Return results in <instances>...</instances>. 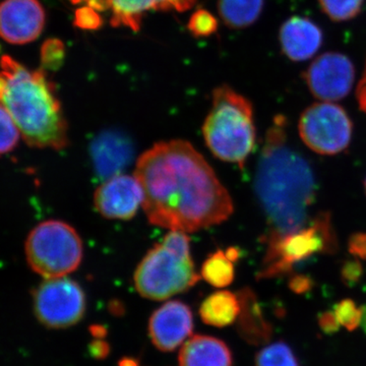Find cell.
I'll list each match as a JSON object with an SVG mask.
<instances>
[{
    "label": "cell",
    "instance_id": "cell-1",
    "mask_svg": "<svg viewBox=\"0 0 366 366\" xmlns=\"http://www.w3.org/2000/svg\"><path fill=\"white\" fill-rule=\"evenodd\" d=\"M134 177L144 192L148 220L170 231L196 232L228 220V190L206 159L182 139L160 142L142 154Z\"/></svg>",
    "mask_w": 366,
    "mask_h": 366
},
{
    "label": "cell",
    "instance_id": "cell-2",
    "mask_svg": "<svg viewBox=\"0 0 366 366\" xmlns=\"http://www.w3.org/2000/svg\"><path fill=\"white\" fill-rule=\"evenodd\" d=\"M254 187L269 224L266 237L289 234L310 223L317 180L312 165L291 146L287 120L282 115L267 132Z\"/></svg>",
    "mask_w": 366,
    "mask_h": 366
},
{
    "label": "cell",
    "instance_id": "cell-3",
    "mask_svg": "<svg viewBox=\"0 0 366 366\" xmlns=\"http://www.w3.org/2000/svg\"><path fill=\"white\" fill-rule=\"evenodd\" d=\"M0 105L34 148L62 150L69 127L56 91L44 69H30L11 55L0 59Z\"/></svg>",
    "mask_w": 366,
    "mask_h": 366
},
{
    "label": "cell",
    "instance_id": "cell-4",
    "mask_svg": "<svg viewBox=\"0 0 366 366\" xmlns=\"http://www.w3.org/2000/svg\"><path fill=\"white\" fill-rule=\"evenodd\" d=\"M203 134L216 158L244 167L257 142L254 109L249 99L229 86L215 89Z\"/></svg>",
    "mask_w": 366,
    "mask_h": 366
},
{
    "label": "cell",
    "instance_id": "cell-5",
    "mask_svg": "<svg viewBox=\"0 0 366 366\" xmlns=\"http://www.w3.org/2000/svg\"><path fill=\"white\" fill-rule=\"evenodd\" d=\"M201 278L190 252V238L182 231H170L156 243L134 272L139 295L150 300H166L194 287Z\"/></svg>",
    "mask_w": 366,
    "mask_h": 366
},
{
    "label": "cell",
    "instance_id": "cell-6",
    "mask_svg": "<svg viewBox=\"0 0 366 366\" xmlns=\"http://www.w3.org/2000/svg\"><path fill=\"white\" fill-rule=\"evenodd\" d=\"M267 249L257 279L276 278L291 273L295 266L317 254H335L338 239L331 215L317 214L305 227L281 236L264 237Z\"/></svg>",
    "mask_w": 366,
    "mask_h": 366
},
{
    "label": "cell",
    "instance_id": "cell-7",
    "mask_svg": "<svg viewBox=\"0 0 366 366\" xmlns=\"http://www.w3.org/2000/svg\"><path fill=\"white\" fill-rule=\"evenodd\" d=\"M29 266L45 279L72 273L83 261V242L76 229L59 220L40 223L26 240Z\"/></svg>",
    "mask_w": 366,
    "mask_h": 366
},
{
    "label": "cell",
    "instance_id": "cell-8",
    "mask_svg": "<svg viewBox=\"0 0 366 366\" xmlns=\"http://www.w3.org/2000/svg\"><path fill=\"white\" fill-rule=\"evenodd\" d=\"M298 132L310 150L320 155L334 156L348 148L352 139L353 124L340 106L320 102L302 112Z\"/></svg>",
    "mask_w": 366,
    "mask_h": 366
},
{
    "label": "cell",
    "instance_id": "cell-9",
    "mask_svg": "<svg viewBox=\"0 0 366 366\" xmlns=\"http://www.w3.org/2000/svg\"><path fill=\"white\" fill-rule=\"evenodd\" d=\"M34 312L50 329H66L83 319L86 298L78 282L67 277L46 279L34 291Z\"/></svg>",
    "mask_w": 366,
    "mask_h": 366
},
{
    "label": "cell",
    "instance_id": "cell-10",
    "mask_svg": "<svg viewBox=\"0 0 366 366\" xmlns=\"http://www.w3.org/2000/svg\"><path fill=\"white\" fill-rule=\"evenodd\" d=\"M310 93L322 102H335L348 96L355 69L352 61L338 52H327L312 62L303 74Z\"/></svg>",
    "mask_w": 366,
    "mask_h": 366
},
{
    "label": "cell",
    "instance_id": "cell-11",
    "mask_svg": "<svg viewBox=\"0 0 366 366\" xmlns=\"http://www.w3.org/2000/svg\"><path fill=\"white\" fill-rule=\"evenodd\" d=\"M46 13L39 0H1L0 38L9 44L25 45L40 37Z\"/></svg>",
    "mask_w": 366,
    "mask_h": 366
},
{
    "label": "cell",
    "instance_id": "cell-12",
    "mask_svg": "<svg viewBox=\"0 0 366 366\" xmlns=\"http://www.w3.org/2000/svg\"><path fill=\"white\" fill-rule=\"evenodd\" d=\"M143 189L134 174L109 178L94 194L95 209L109 220H131L143 207Z\"/></svg>",
    "mask_w": 366,
    "mask_h": 366
},
{
    "label": "cell",
    "instance_id": "cell-13",
    "mask_svg": "<svg viewBox=\"0 0 366 366\" xmlns=\"http://www.w3.org/2000/svg\"><path fill=\"white\" fill-rule=\"evenodd\" d=\"M194 330V315L182 301L164 303L152 315L149 334L154 345L163 352L177 350L189 338Z\"/></svg>",
    "mask_w": 366,
    "mask_h": 366
},
{
    "label": "cell",
    "instance_id": "cell-14",
    "mask_svg": "<svg viewBox=\"0 0 366 366\" xmlns=\"http://www.w3.org/2000/svg\"><path fill=\"white\" fill-rule=\"evenodd\" d=\"M92 165L100 179L122 174L132 162L134 147L132 139L120 131L100 132L90 144Z\"/></svg>",
    "mask_w": 366,
    "mask_h": 366
},
{
    "label": "cell",
    "instance_id": "cell-15",
    "mask_svg": "<svg viewBox=\"0 0 366 366\" xmlns=\"http://www.w3.org/2000/svg\"><path fill=\"white\" fill-rule=\"evenodd\" d=\"M279 40L282 51L293 61L312 59L322 44L320 26L305 16H292L282 25Z\"/></svg>",
    "mask_w": 366,
    "mask_h": 366
},
{
    "label": "cell",
    "instance_id": "cell-16",
    "mask_svg": "<svg viewBox=\"0 0 366 366\" xmlns=\"http://www.w3.org/2000/svg\"><path fill=\"white\" fill-rule=\"evenodd\" d=\"M197 0H112V25L139 30L144 14L156 11L182 13L192 9Z\"/></svg>",
    "mask_w": 366,
    "mask_h": 366
},
{
    "label": "cell",
    "instance_id": "cell-17",
    "mask_svg": "<svg viewBox=\"0 0 366 366\" xmlns=\"http://www.w3.org/2000/svg\"><path fill=\"white\" fill-rule=\"evenodd\" d=\"M179 366H232V353L220 339L196 335L182 347Z\"/></svg>",
    "mask_w": 366,
    "mask_h": 366
},
{
    "label": "cell",
    "instance_id": "cell-18",
    "mask_svg": "<svg viewBox=\"0 0 366 366\" xmlns=\"http://www.w3.org/2000/svg\"><path fill=\"white\" fill-rule=\"evenodd\" d=\"M240 301L238 332L245 341L259 345L271 338L272 327L262 315L257 296L249 288L237 293Z\"/></svg>",
    "mask_w": 366,
    "mask_h": 366
},
{
    "label": "cell",
    "instance_id": "cell-19",
    "mask_svg": "<svg viewBox=\"0 0 366 366\" xmlns=\"http://www.w3.org/2000/svg\"><path fill=\"white\" fill-rule=\"evenodd\" d=\"M240 308L237 295L230 291L220 290L212 293L202 302L199 315L204 324L224 327L235 322L239 317Z\"/></svg>",
    "mask_w": 366,
    "mask_h": 366
},
{
    "label": "cell",
    "instance_id": "cell-20",
    "mask_svg": "<svg viewBox=\"0 0 366 366\" xmlns=\"http://www.w3.org/2000/svg\"><path fill=\"white\" fill-rule=\"evenodd\" d=\"M239 250L236 247H230L226 252L216 250L204 262L201 269L202 278L214 287H227L234 280V262L239 259Z\"/></svg>",
    "mask_w": 366,
    "mask_h": 366
},
{
    "label": "cell",
    "instance_id": "cell-21",
    "mask_svg": "<svg viewBox=\"0 0 366 366\" xmlns=\"http://www.w3.org/2000/svg\"><path fill=\"white\" fill-rule=\"evenodd\" d=\"M264 0H218V11L226 26L243 29L261 16Z\"/></svg>",
    "mask_w": 366,
    "mask_h": 366
},
{
    "label": "cell",
    "instance_id": "cell-22",
    "mask_svg": "<svg viewBox=\"0 0 366 366\" xmlns=\"http://www.w3.org/2000/svg\"><path fill=\"white\" fill-rule=\"evenodd\" d=\"M255 366H300L291 347L276 342L262 348L255 356Z\"/></svg>",
    "mask_w": 366,
    "mask_h": 366
},
{
    "label": "cell",
    "instance_id": "cell-23",
    "mask_svg": "<svg viewBox=\"0 0 366 366\" xmlns=\"http://www.w3.org/2000/svg\"><path fill=\"white\" fill-rule=\"evenodd\" d=\"M322 11L335 21L352 20L362 9L365 0H317Z\"/></svg>",
    "mask_w": 366,
    "mask_h": 366
},
{
    "label": "cell",
    "instance_id": "cell-24",
    "mask_svg": "<svg viewBox=\"0 0 366 366\" xmlns=\"http://www.w3.org/2000/svg\"><path fill=\"white\" fill-rule=\"evenodd\" d=\"M21 132L13 117L4 106L0 105V155L9 153L16 148Z\"/></svg>",
    "mask_w": 366,
    "mask_h": 366
},
{
    "label": "cell",
    "instance_id": "cell-25",
    "mask_svg": "<svg viewBox=\"0 0 366 366\" xmlns=\"http://www.w3.org/2000/svg\"><path fill=\"white\" fill-rule=\"evenodd\" d=\"M335 315L340 326L348 331H354L360 326L361 307H358L352 300H343L335 305Z\"/></svg>",
    "mask_w": 366,
    "mask_h": 366
},
{
    "label": "cell",
    "instance_id": "cell-26",
    "mask_svg": "<svg viewBox=\"0 0 366 366\" xmlns=\"http://www.w3.org/2000/svg\"><path fill=\"white\" fill-rule=\"evenodd\" d=\"M189 30L196 37H208L215 33L218 28V21L208 11L199 9L192 14L189 21Z\"/></svg>",
    "mask_w": 366,
    "mask_h": 366
},
{
    "label": "cell",
    "instance_id": "cell-27",
    "mask_svg": "<svg viewBox=\"0 0 366 366\" xmlns=\"http://www.w3.org/2000/svg\"><path fill=\"white\" fill-rule=\"evenodd\" d=\"M66 48L61 41L50 39L46 41L41 49V64L43 67L57 69L64 62Z\"/></svg>",
    "mask_w": 366,
    "mask_h": 366
},
{
    "label": "cell",
    "instance_id": "cell-28",
    "mask_svg": "<svg viewBox=\"0 0 366 366\" xmlns=\"http://www.w3.org/2000/svg\"><path fill=\"white\" fill-rule=\"evenodd\" d=\"M102 19L96 9L91 6L81 7L76 13L74 24L84 30H96L102 26Z\"/></svg>",
    "mask_w": 366,
    "mask_h": 366
},
{
    "label": "cell",
    "instance_id": "cell-29",
    "mask_svg": "<svg viewBox=\"0 0 366 366\" xmlns=\"http://www.w3.org/2000/svg\"><path fill=\"white\" fill-rule=\"evenodd\" d=\"M363 268L360 259L346 262L341 269L342 280L348 286L358 283L362 277Z\"/></svg>",
    "mask_w": 366,
    "mask_h": 366
},
{
    "label": "cell",
    "instance_id": "cell-30",
    "mask_svg": "<svg viewBox=\"0 0 366 366\" xmlns=\"http://www.w3.org/2000/svg\"><path fill=\"white\" fill-rule=\"evenodd\" d=\"M348 250L360 261H366V233L358 232L351 235L348 242Z\"/></svg>",
    "mask_w": 366,
    "mask_h": 366
},
{
    "label": "cell",
    "instance_id": "cell-31",
    "mask_svg": "<svg viewBox=\"0 0 366 366\" xmlns=\"http://www.w3.org/2000/svg\"><path fill=\"white\" fill-rule=\"evenodd\" d=\"M319 326L322 331L326 334H335L339 331L341 327L333 310L322 312V315H320Z\"/></svg>",
    "mask_w": 366,
    "mask_h": 366
},
{
    "label": "cell",
    "instance_id": "cell-32",
    "mask_svg": "<svg viewBox=\"0 0 366 366\" xmlns=\"http://www.w3.org/2000/svg\"><path fill=\"white\" fill-rule=\"evenodd\" d=\"M89 352L96 360H104L110 353V346L103 339H95L89 345Z\"/></svg>",
    "mask_w": 366,
    "mask_h": 366
},
{
    "label": "cell",
    "instance_id": "cell-33",
    "mask_svg": "<svg viewBox=\"0 0 366 366\" xmlns=\"http://www.w3.org/2000/svg\"><path fill=\"white\" fill-rule=\"evenodd\" d=\"M312 286V280L305 276H295L289 281V287L293 292L298 293V295L307 292Z\"/></svg>",
    "mask_w": 366,
    "mask_h": 366
},
{
    "label": "cell",
    "instance_id": "cell-34",
    "mask_svg": "<svg viewBox=\"0 0 366 366\" xmlns=\"http://www.w3.org/2000/svg\"><path fill=\"white\" fill-rule=\"evenodd\" d=\"M357 100L360 109L366 113V64L362 78H361L357 88Z\"/></svg>",
    "mask_w": 366,
    "mask_h": 366
},
{
    "label": "cell",
    "instance_id": "cell-35",
    "mask_svg": "<svg viewBox=\"0 0 366 366\" xmlns=\"http://www.w3.org/2000/svg\"><path fill=\"white\" fill-rule=\"evenodd\" d=\"M89 6L96 9L97 11L112 9V0H89Z\"/></svg>",
    "mask_w": 366,
    "mask_h": 366
},
{
    "label": "cell",
    "instance_id": "cell-36",
    "mask_svg": "<svg viewBox=\"0 0 366 366\" xmlns=\"http://www.w3.org/2000/svg\"><path fill=\"white\" fill-rule=\"evenodd\" d=\"M90 331L92 335L95 337V339H104L106 334H107L106 327L100 326V325H94V326L90 327Z\"/></svg>",
    "mask_w": 366,
    "mask_h": 366
},
{
    "label": "cell",
    "instance_id": "cell-37",
    "mask_svg": "<svg viewBox=\"0 0 366 366\" xmlns=\"http://www.w3.org/2000/svg\"><path fill=\"white\" fill-rule=\"evenodd\" d=\"M118 366H139V363L134 358H122L118 363Z\"/></svg>",
    "mask_w": 366,
    "mask_h": 366
},
{
    "label": "cell",
    "instance_id": "cell-38",
    "mask_svg": "<svg viewBox=\"0 0 366 366\" xmlns=\"http://www.w3.org/2000/svg\"><path fill=\"white\" fill-rule=\"evenodd\" d=\"M360 327H362L363 332L366 334V305L361 307Z\"/></svg>",
    "mask_w": 366,
    "mask_h": 366
},
{
    "label": "cell",
    "instance_id": "cell-39",
    "mask_svg": "<svg viewBox=\"0 0 366 366\" xmlns=\"http://www.w3.org/2000/svg\"><path fill=\"white\" fill-rule=\"evenodd\" d=\"M72 4H79V2L84 1V0H69Z\"/></svg>",
    "mask_w": 366,
    "mask_h": 366
},
{
    "label": "cell",
    "instance_id": "cell-40",
    "mask_svg": "<svg viewBox=\"0 0 366 366\" xmlns=\"http://www.w3.org/2000/svg\"><path fill=\"white\" fill-rule=\"evenodd\" d=\"M365 194H366V178H365Z\"/></svg>",
    "mask_w": 366,
    "mask_h": 366
}]
</instances>
